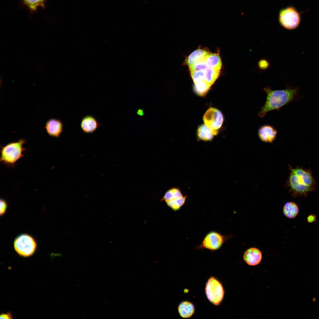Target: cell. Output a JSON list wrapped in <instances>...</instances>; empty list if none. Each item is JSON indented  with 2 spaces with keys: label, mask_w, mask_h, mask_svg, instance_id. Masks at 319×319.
Returning <instances> with one entry per match:
<instances>
[{
  "label": "cell",
  "mask_w": 319,
  "mask_h": 319,
  "mask_svg": "<svg viewBox=\"0 0 319 319\" xmlns=\"http://www.w3.org/2000/svg\"><path fill=\"white\" fill-rule=\"evenodd\" d=\"M26 140L21 139L1 146L0 162L8 167H14L17 162L25 155L26 149L24 147Z\"/></svg>",
  "instance_id": "obj_3"
},
{
  "label": "cell",
  "mask_w": 319,
  "mask_h": 319,
  "mask_svg": "<svg viewBox=\"0 0 319 319\" xmlns=\"http://www.w3.org/2000/svg\"><path fill=\"white\" fill-rule=\"evenodd\" d=\"M45 128L48 134L51 136L58 138L63 130V124L59 120L51 118L46 123Z\"/></svg>",
  "instance_id": "obj_10"
},
{
  "label": "cell",
  "mask_w": 319,
  "mask_h": 319,
  "mask_svg": "<svg viewBox=\"0 0 319 319\" xmlns=\"http://www.w3.org/2000/svg\"><path fill=\"white\" fill-rule=\"evenodd\" d=\"M205 293L209 301L214 305L218 306L224 298L225 291L221 282L214 276H211L206 283Z\"/></svg>",
  "instance_id": "obj_4"
},
{
  "label": "cell",
  "mask_w": 319,
  "mask_h": 319,
  "mask_svg": "<svg viewBox=\"0 0 319 319\" xmlns=\"http://www.w3.org/2000/svg\"><path fill=\"white\" fill-rule=\"evenodd\" d=\"M187 198V196H183L180 198L167 201L165 202L167 206L173 211H176L179 210L184 204Z\"/></svg>",
  "instance_id": "obj_20"
},
{
  "label": "cell",
  "mask_w": 319,
  "mask_h": 319,
  "mask_svg": "<svg viewBox=\"0 0 319 319\" xmlns=\"http://www.w3.org/2000/svg\"><path fill=\"white\" fill-rule=\"evenodd\" d=\"M137 114L139 116H143L144 115V110L142 109H139L137 110Z\"/></svg>",
  "instance_id": "obj_29"
},
{
  "label": "cell",
  "mask_w": 319,
  "mask_h": 319,
  "mask_svg": "<svg viewBox=\"0 0 319 319\" xmlns=\"http://www.w3.org/2000/svg\"><path fill=\"white\" fill-rule=\"evenodd\" d=\"M317 216L314 214H310L307 217V221L309 223H311L315 222L317 221Z\"/></svg>",
  "instance_id": "obj_27"
},
{
  "label": "cell",
  "mask_w": 319,
  "mask_h": 319,
  "mask_svg": "<svg viewBox=\"0 0 319 319\" xmlns=\"http://www.w3.org/2000/svg\"><path fill=\"white\" fill-rule=\"evenodd\" d=\"M206 61L208 67L220 71L222 63L219 53H209L206 57Z\"/></svg>",
  "instance_id": "obj_17"
},
{
  "label": "cell",
  "mask_w": 319,
  "mask_h": 319,
  "mask_svg": "<svg viewBox=\"0 0 319 319\" xmlns=\"http://www.w3.org/2000/svg\"><path fill=\"white\" fill-rule=\"evenodd\" d=\"M262 258V253L258 248L252 247L248 249L244 253L243 259L248 265L254 266L258 265Z\"/></svg>",
  "instance_id": "obj_11"
},
{
  "label": "cell",
  "mask_w": 319,
  "mask_h": 319,
  "mask_svg": "<svg viewBox=\"0 0 319 319\" xmlns=\"http://www.w3.org/2000/svg\"><path fill=\"white\" fill-rule=\"evenodd\" d=\"M209 53L202 49L195 50L186 58L185 63L190 67L199 61L205 58Z\"/></svg>",
  "instance_id": "obj_15"
},
{
  "label": "cell",
  "mask_w": 319,
  "mask_h": 319,
  "mask_svg": "<svg viewBox=\"0 0 319 319\" xmlns=\"http://www.w3.org/2000/svg\"><path fill=\"white\" fill-rule=\"evenodd\" d=\"M183 196L181 191L179 188H172L165 192L163 197L161 199V201L166 202L180 198Z\"/></svg>",
  "instance_id": "obj_18"
},
{
  "label": "cell",
  "mask_w": 319,
  "mask_h": 319,
  "mask_svg": "<svg viewBox=\"0 0 319 319\" xmlns=\"http://www.w3.org/2000/svg\"><path fill=\"white\" fill-rule=\"evenodd\" d=\"M211 86L205 81L194 83V91L198 95L203 96L209 89Z\"/></svg>",
  "instance_id": "obj_21"
},
{
  "label": "cell",
  "mask_w": 319,
  "mask_h": 319,
  "mask_svg": "<svg viewBox=\"0 0 319 319\" xmlns=\"http://www.w3.org/2000/svg\"><path fill=\"white\" fill-rule=\"evenodd\" d=\"M299 208L295 203L292 202H286L283 207V212L284 215L289 219H293L298 215Z\"/></svg>",
  "instance_id": "obj_16"
},
{
  "label": "cell",
  "mask_w": 319,
  "mask_h": 319,
  "mask_svg": "<svg viewBox=\"0 0 319 319\" xmlns=\"http://www.w3.org/2000/svg\"><path fill=\"white\" fill-rule=\"evenodd\" d=\"M220 71L207 67L205 70V80L211 86L218 78Z\"/></svg>",
  "instance_id": "obj_19"
},
{
  "label": "cell",
  "mask_w": 319,
  "mask_h": 319,
  "mask_svg": "<svg viewBox=\"0 0 319 319\" xmlns=\"http://www.w3.org/2000/svg\"><path fill=\"white\" fill-rule=\"evenodd\" d=\"M223 120L222 113L218 110L213 108H209L203 116L205 124L214 130H217L220 128Z\"/></svg>",
  "instance_id": "obj_8"
},
{
  "label": "cell",
  "mask_w": 319,
  "mask_h": 319,
  "mask_svg": "<svg viewBox=\"0 0 319 319\" xmlns=\"http://www.w3.org/2000/svg\"><path fill=\"white\" fill-rule=\"evenodd\" d=\"M14 249L20 256L26 257L32 255L37 247L36 242L30 235L22 234L15 239L14 243Z\"/></svg>",
  "instance_id": "obj_5"
},
{
  "label": "cell",
  "mask_w": 319,
  "mask_h": 319,
  "mask_svg": "<svg viewBox=\"0 0 319 319\" xmlns=\"http://www.w3.org/2000/svg\"><path fill=\"white\" fill-rule=\"evenodd\" d=\"M232 237V235H224L215 231H211L206 235L196 249H206L212 251L217 250L221 248L225 242Z\"/></svg>",
  "instance_id": "obj_6"
},
{
  "label": "cell",
  "mask_w": 319,
  "mask_h": 319,
  "mask_svg": "<svg viewBox=\"0 0 319 319\" xmlns=\"http://www.w3.org/2000/svg\"><path fill=\"white\" fill-rule=\"evenodd\" d=\"M12 313L10 312L1 314L0 316L1 319H12Z\"/></svg>",
  "instance_id": "obj_28"
},
{
  "label": "cell",
  "mask_w": 319,
  "mask_h": 319,
  "mask_svg": "<svg viewBox=\"0 0 319 319\" xmlns=\"http://www.w3.org/2000/svg\"><path fill=\"white\" fill-rule=\"evenodd\" d=\"M7 208V204L4 199L1 198L0 199V216L4 215L6 212Z\"/></svg>",
  "instance_id": "obj_26"
},
{
  "label": "cell",
  "mask_w": 319,
  "mask_h": 319,
  "mask_svg": "<svg viewBox=\"0 0 319 319\" xmlns=\"http://www.w3.org/2000/svg\"><path fill=\"white\" fill-rule=\"evenodd\" d=\"M99 124L93 116L88 115L84 117L80 123L81 128L84 133H92L95 132L99 127Z\"/></svg>",
  "instance_id": "obj_12"
},
{
  "label": "cell",
  "mask_w": 319,
  "mask_h": 319,
  "mask_svg": "<svg viewBox=\"0 0 319 319\" xmlns=\"http://www.w3.org/2000/svg\"><path fill=\"white\" fill-rule=\"evenodd\" d=\"M277 131L272 126L266 124L262 126L258 129V134L260 139L266 143H272L276 139Z\"/></svg>",
  "instance_id": "obj_9"
},
{
  "label": "cell",
  "mask_w": 319,
  "mask_h": 319,
  "mask_svg": "<svg viewBox=\"0 0 319 319\" xmlns=\"http://www.w3.org/2000/svg\"><path fill=\"white\" fill-rule=\"evenodd\" d=\"M289 174L286 185L293 198H306L316 190L317 183L310 168L306 170L298 166L294 168L289 165Z\"/></svg>",
  "instance_id": "obj_1"
},
{
  "label": "cell",
  "mask_w": 319,
  "mask_h": 319,
  "mask_svg": "<svg viewBox=\"0 0 319 319\" xmlns=\"http://www.w3.org/2000/svg\"><path fill=\"white\" fill-rule=\"evenodd\" d=\"M279 22L285 28L292 30L297 28L300 22L299 13L293 7L290 6L281 10L280 12Z\"/></svg>",
  "instance_id": "obj_7"
},
{
  "label": "cell",
  "mask_w": 319,
  "mask_h": 319,
  "mask_svg": "<svg viewBox=\"0 0 319 319\" xmlns=\"http://www.w3.org/2000/svg\"><path fill=\"white\" fill-rule=\"evenodd\" d=\"M266 94L265 103L260 108L258 115L263 118L269 112L279 110L280 108L290 103L295 101L300 97V88L287 85L284 89L273 90L267 86L263 89Z\"/></svg>",
  "instance_id": "obj_2"
},
{
  "label": "cell",
  "mask_w": 319,
  "mask_h": 319,
  "mask_svg": "<svg viewBox=\"0 0 319 319\" xmlns=\"http://www.w3.org/2000/svg\"><path fill=\"white\" fill-rule=\"evenodd\" d=\"M191 73L194 84L201 81H205L204 70L195 71Z\"/></svg>",
  "instance_id": "obj_24"
},
{
  "label": "cell",
  "mask_w": 319,
  "mask_h": 319,
  "mask_svg": "<svg viewBox=\"0 0 319 319\" xmlns=\"http://www.w3.org/2000/svg\"><path fill=\"white\" fill-rule=\"evenodd\" d=\"M179 313L184 318L191 317L194 313L195 307L194 305L191 302L185 301L181 302L178 307Z\"/></svg>",
  "instance_id": "obj_14"
},
{
  "label": "cell",
  "mask_w": 319,
  "mask_h": 319,
  "mask_svg": "<svg viewBox=\"0 0 319 319\" xmlns=\"http://www.w3.org/2000/svg\"><path fill=\"white\" fill-rule=\"evenodd\" d=\"M258 66L261 70H264L267 69L269 66V62L265 59L260 60L258 63Z\"/></svg>",
  "instance_id": "obj_25"
},
{
  "label": "cell",
  "mask_w": 319,
  "mask_h": 319,
  "mask_svg": "<svg viewBox=\"0 0 319 319\" xmlns=\"http://www.w3.org/2000/svg\"><path fill=\"white\" fill-rule=\"evenodd\" d=\"M206 58L198 61L193 65L189 67L191 72L198 70H204L208 67Z\"/></svg>",
  "instance_id": "obj_23"
},
{
  "label": "cell",
  "mask_w": 319,
  "mask_h": 319,
  "mask_svg": "<svg viewBox=\"0 0 319 319\" xmlns=\"http://www.w3.org/2000/svg\"><path fill=\"white\" fill-rule=\"evenodd\" d=\"M218 133L217 130H212L205 124H203L199 127L197 135L199 139L206 141L212 140Z\"/></svg>",
  "instance_id": "obj_13"
},
{
  "label": "cell",
  "mask_w": 319,
  "mask_h": 319,
  "mask_svg": "<svg viewBox=\"0 0 319 319\" xmlns=\"http://www.w3.org/2000/svg\"><path fill=\"white\" fill-rule=\"evenodd\" d=\"M23 2L31 12L37 10L39 7L44 8L45 0H22Z\"/></svg>",
  "instance_id": "obj_22"
}]
</instances>
